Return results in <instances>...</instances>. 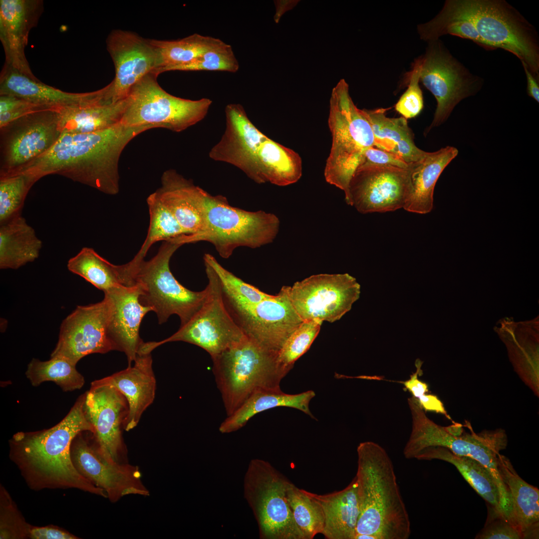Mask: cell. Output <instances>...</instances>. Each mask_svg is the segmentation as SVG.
Listing matches in <instances>:
<instances>
[{
  "label": "cell",
  "mask_w": 539,
  "mask_h": 539,
  "mask_svg": "<svg viewBox=\"0 0 539 539\" xmlns=\"http://www.w3.org/2000/svg\"><path fill=\"white\" fill-rule=\"evenodd\" d=\"M85 432L74 438L70 448L72 463L82 476L103 490L112 503L127 495H150L137 466L109 459L100 451L92 434L90 438Z\"/></svg>",
  "instance_id": "obj_14"
},
{
  "label": "cell",
  "mask_w": 539,
  "mask_h": 539,
  "mask_svg": "<svg viewBox=\"0 0 539 539\" xmlns=\"http://www.w3.org/2000/svg\"><path fill=\"white\" fill-rule=\"evenodd\" d=\"M498 468L507 488L512 504L515 524L523 539H537L539 529V490L524 481L511 461L499 454Z\"/></svg>",
  "instance_id": "obj_28"
},
{
  "label": "cell",
  "mask_w": 539,
  "mask_h": 539,
  "mask_svg": "<svg viewBox=\"0 0 539 539\" xmlns=\"http://www.w3.org/2000/svg\"><path fill=\"white\" fill-rule=\"evenodd\" d=\"M355 477L344 489L318 495L306 491L319 503L324 516L322 533L326 539H355L359 517Z\"/></svg>",
  "instance_id": "obj_29"
},
{
  "label": "cell",
  "mask_w": 539,
  "mask_h": 539,
  "mask_svg": "<svg viewBox=\"0 0 539 539\" xmlns=\"http://www.w3.org/2000/svg\"><path fill=\"white\" fill-rule=\"evenodd\" d=\"M75 366L60 357H51L44 361L33 358L27 366L25 375L33 386L45 381H52L63 391H72L82 388L85 382L83 376Z\"/></svg>",
  "instance_id": "obj_39"
},
{
  "label": "cell",
  "mask_w": 539,
  "mask_h": 539,
  "mask_svg": "<svg viewBox=\"0 0 539 539\" xmlns=\"http://www.w3.org/2000/svg\"><path fill=\"white\" fill-rule=\"evenodd\" d=\"M257 183L270 182L285 186L296 183L302 172L299 155L268 137L258 150Z\"/></svg>",
  "instance_id": "obj_35"
},
{
  "label": "cell",
  "mask_w": 539,
  "mask_h": 539,
  "mask_svg": "<svg viewBox=\"0 0 539 539\" xmlns=\"http://www.w3.org/2000/svg\"><path fill=\"white\" fill-rule=\"evenodd\" d=\"M474 25L487 50L511 52L539 79V37L535 26L505 0H447L440 11Z\"/></svg>",
  "instance_id": "obj_4"
},
{
  "label": "cell",
  "mask_w": 539,
  "mask_h": 539,
  "mask_svg": "<svg viewBox=\"0 0 539 539\" xmlns=\"http://www.w3.org/2000/svg\"><path fill=\"white\" fill-rule=\"evenodd\" d=\"M415 459L440 460L452 464L489 505L502 514L500 496L495 480L488 469L477 460L456 455L442 447H428L421 451Z\"/></svg>",
  "instance_id": "obj_34"
},
{
  "label": "cell",
  "mask_w": 539,
  "mask_h": 539,
  "mask_svg": "<svg viewBox=\"0 0 539 539\" xmlns=\"http://www.w3.org/2000/svg\"><path fill=\"white\" fill-rule=\"evenodd\" d=\"M0 95H14L38 103L64 108L95 102V91L65 92L4 65L0 73Z\"/></svg>",
  "instance_id": "obj_27"
},
{
  "label": "cell",
  "mask_w": 539,
  "mask_h": 539,
  "mask_svg": "<svg viewBox=\"0 0 539 539\" xmlns=\"http://www.w3.org/2000/svg\"><path fill=\"white\" fill-rule=\"evenodd\" d=\"M455 147L447 146L433 152H426L410 167L411 194L403 209L419 214L430 213L433 208L435 185L447 165L458 155Z\"/></svg>",
  "instance_id": "obj_30"
},
{
  "label": "cell",
  "mask_w": 539,
  "mask_h": 539,
  "mask_svg": "<svg viewBox=\"0 0 539 539\" xmlns=\"http://www.w3.org/2000/svg\"><path fill=\"white\" fill-rule=\"evenodd\" d=\"M527 80V92L530 97L539 102V79L535 77L529 70L526 65L522 63Z\"/></svg>",
  "instance_id": "obj_53"
},
{
  "label": "cell",
  "mask_w": 539,
  "mask_h": 539,
  "mask_svg": "<svg viewBox=\"0 0 539 539\" xmlns=\"http://www.w3.org/2000/svg\"><path fill=\"white\" fill-rule=\"evenodd\" d=\"M484 527L476 536L477 539H522L519 530L501 513L489 506Z\"/></svg>",
  "instance_id": "obj_48"
},
{
  "label": "cell",
  "mask_w": 539,
  "mask_h": 539,
  "mask_svg": "<svg viewBox=\"0 0 539 539\" xmlns=\"http://www.w3.org/2000/svg\"><path fill=\"white\" fill-rule=\"evenodd\" d=\"M422 361L417 359L415 363L417 368L416 372L410 376V379L402 382L405 388L412 394L413 397L416 399H418L429 391L428 384L418 378V374L422 372Z\"/></svg>",
  "instance_id": "obj_51"
},
{
  "label": "cell",
  "mask_w": 539,
  "mask_h": 539,
  "mask_svg": "<svg viewBox=\"0 0 539 539\" xmlns=\"http://www.w3.org/2000/svg\"><path fill=\"white\" fill-rule=\"evenodd\" d=\"M412 164V163H408L400 156L393 152L372 146L365 150L362 162L359 166L366 165L391 166L403 169H409L411 167Z\"/></svg>",
  "instance_id": "obj_49"
},
{
  "label": "cell",
  "mask_w": 539,
  "mask_h": 539,
  "mask_svg": "<svg viewBox=\"0 0 539 539\" xmlns=\"http://www.w3.org/2000/svg\"><path fill=\"white\" fill-rule=\"evenodd\" d=\"M85 393L54 426L35 432H19L9 441V458L31 489H76L107 498L103 490L77 471L71 458L74 438L82 432H94L85 413Z\"/></svg>",
  "instance_id": "obj_2"
},
{
  "label": "cell",
  "mask_w": 539,
  "mask_h": 539,
  "mask_svg": "<svg viewBox=\"0 0 539 539\" xmlns=\"http://www.w3.org/2000/svg\"><path fill=\"white\" fill-rule=\"evenodd\" d=\"M204 261L213 268L219 277L223 298L226 305H250L270 298L273 295L245 282L222 267L212 255L205 254Z\"/></svg>",
  "instance_id": "obj_42"
},
{
  "label": "cell",
  "mask_w": 539,
  "mask_h": 539,
  "mask_svg": "<svg viewBox=\"0 0 539 539\" xmlns=\"http://www.w3.org/2000/svg\"><path fill=\"white\" fill-rule=\"evenodd\" d=\"M43 1L39 0H0V39L5 61L4 65L34 79L24 50L30 30L42 14Z\"/></svg>",
  "instance_id": "obj_23"
},
{
  "label": "cell",
  "mask_w": 539,
  "mask_h": 539,
  "mask_svg": "<svg viewBox=\"0 0 539 539\" xmlns=\"http://www.w3.org/2000/svg\"><path fill=\"white\" fill-rule=\"evenodd\" d=\"M279 224L278 218L273 214L234 207L226 197L208 193L203 230L197 234L180 236L178 239L182 245L210 242L222 258L228 259L238 247L255 249L272 242Z\"/></svg>",
  "instance_id": "obj_7"
},
{
  "label": "cell",
  "mask_w": 539,
  "mask_h": 539,
  "mask_svg": "<svg viewBox=\"0 0 539 539\" xmlns=\"http://www.w3.org/2000/svg\"><path fill=\"white\" fill-rule=\"evenodd\" d=\"M127 98L111 105L91 104L62 108L59 113L61 133H88L103 130L119 123Z\"/></svg>",
  "instance_id": "obj_37"
},
{
  "label": "cell",
  "mask_w": 539,
  "mask_h": 539,
  "mask_svg": "<svg viewBox=\"0 0 539 539\" xmlns=\"http://www.w3.org/2000/svg\"><path fill=\"white\" fill-rule=\"evenodd\" d=\"M30 525L26 522L10 495L0 489V539H28Z\"/></svg>",
  "instance_id": "obj_46"
},
{
  "label": "cell",
  "mask_w": 539,
  "mask_h": 539,
  "mask_svg": "<svg viewBox=\"0 0 539 539\" xmlns=\"http://www.w3.org/2000/svg\"><path fill=\"white\" fill-rule=\"evenodd\" d=\"M357 453L360 514L355 539H408L409 516L388 454L372 441L360 443Z\"/></svg>",
  "instance_id": "obj_3"
},
{
  "label": "cell",
  "mask_w": 539,
  "mask_h": 539,
  "mask_svg": "<svg viewBox=\"0 0 539 539\" xmlns=\"http://www.w3.org/2000/svg\"><path fill=\"white\" fill-rule=\"evenodd\" d=\"M106 47L115 67L113 80L104 87L107 103L113 104L126 99L132 87L158 68L156 50L149 39L121 29L111 31Z\"/></svg>",
  "instance_id": "obj_19"
},
{
  "label": "cell",
  "mask_w": 539,
  "mask_h": 539,
  "mask_svg": "<svg viewBox=\"0 0 539 539\" xmlns=\"http://www.w3.org/2000/svg\"><path fill=\"white\" fill-rule=\"evenodd\" d=\"M289 299L302 321L333 322L359 298L360 285L348 273L319 274L287 286Z\"/></svg>",
  "instance_id": "obj_13"
},
{
  "label": "cell",
  "mask_w": 539,
  "mask_h": 539,
  "mask_svg": "<svg viewBox=\"0 0 539 539\" xmlns=\"http://www.w3.org/2000/svg\"><path fill=\"white\" fill-rule=\"evenodd\" d=\"M372 128L375 147L393 152L409 164L419 161L425 151L415 144L412 132L403 117L390 118L386 109H362Z\"/></svg>",
  "instance_id": "obj_31"
},
{
  "label": "cell",
  "mask_w": 539,
  "mask_h": 539,
  "mask_svg": "<svg viewBox=\"0 0 539 539\" xmlns=\"http://www.w3.org/2000/svg\"><path fill=\"white\" fill-rule=\"evenodd\" d=\"M181 246L175 238L165 241L157 254L150 260H143L134 273L141 290L139 301L156 313L159 324L176 314L184 325L199 309L207 294L206 287L200 291L188 289L172 273L170 259Z\"/></svg>",
  "instance_id": "obj_8"
},
{
  "label": "cell",
  "mask_w": 539,
  "mask_h": 539,
  "mask_svg": "<svg viewBox=\"0 0 539 539\" xmlns=\"http://www.w3.org/2000/svg\"><path fill=\"white\" fill-rule=\"evenodd\" d=\"M141 290L137 284L120 286L104 292L109 304V333L116 350L124 352L128 366L135 360L143 341L139 329L144 316L152 309L139 301Z\"/></svg>",
  "instance_id": "obj_24"
},
{
  "label": "cell",
  "mask_w": 539,
  "mask_h": 539,
  "mask_svg": "<svg viewBox=\"0 0 539 539\" xmlns=\"http://www.w3.org/2000/svg\"><path fill=\"white\" fill-rule=\"evenodd\" d=\"M225 115V132L211 149L209 157L236 167L257 183L258 150L268 137L253 124L241 105H227Z\"/></svg>",
  "instance_id": "obj_22"
},
{
  "label": "cell",
  "mask_w": 539,
  "mask_h": 539,
  "mask_svg": "<svg viewBox=\"0 0 539 539\" xmlns=\"http://www.w3.org/2000/svg\"><path fill=\"white\" fill-rule=\"evenodd\" d=\"M219 40L194 33L175 40L149 39L157 56L158 68L154 73L158 75L172 68L193 61L215 45Z\"/></svg>",
  "instance_id": "obj_38"
},
{
  "label": "cell",
  "mask_w": 539,
  "mask_h": 539,
  "mask_svg": "<svg viewBox=\"0 0 539 539\" xmlns=\"http://www.w3.org/2000/svg\"><path fill=\"white\" fill-rule=\"evenodd\" d=\"M428 42L421 57L420 80L434 96L437 107L428 132L444 122L455 107L477 93L483 83L481 77L471 73L439 39Z\"/></svg>",
  "instance_id": "obj_12"
},
{
  "label": "cell",
  "mask_w": 539,
  "mask_h": 539,
  "mask_svg": "<svg viewBox=\"0 0 539 539\" xmlns=\"http://www.w3.org/2000/svg\"><path fill=\"white\" fill-rule=\"evenodd\" d=\"M239 64L232 46L219 39L212 47L189 63L169 71H223L236 72Z\"/></svg>",
  "instance_id": "obj_45"
},
{
  "label": "cell",
  "mask_w": 539,
  "mask_h": 539,
  "mask_svg": "<svg viewBox=\"0 0 539 539\" xmlns=\"http://www.w3.org/2000/svg\"><path fill=\"white\" fill-rule=\"evenodd\" d=\"M410 168L359 166L349 185L345 201L360 213L394 211L403 208L411 194Z\"/></svg>",
  "instance_id": "obj_16"
},
{
  "label": "cell",
  "mask_w": 539,
  "mask_h": 539,
  "mask_svg": "<svg viewBox=\"0 0 539 539\" xmlns=\"http://www.w3.org/2000/svg\"><path fill=\"white\" fill-rule=\"evenodd\" d=\"M204 264L208 283L207 294L201 307L169 337L160 341L143 342L139 354L151 353L167 342L183 341L202 348L212 358L244 337V333L226 307L218 274L208 262L204 261Z\"/></svg>",
  "instance_id": "obj_11"
},
{
  "label": "cell",
  "mask_w": 539,
  "mask_h": 539,
  "mask_svg": "<svg viewBox=\"0 0 539 539\" xmlns=\"http://www.w3.org/2000/svg\"><path fill=\"white\" fill-rule=\"evenodd\" d=\"M150 73L130 90L121 119L127 127L151 125L180 132L202 121L212 103L211 99H184L165 91Z\"/></svg>",
  "instance_id": "obj_9"
},
{
  "label": "cell",
  "mask_w": 539,
  "mask_h": 539,
  "mask_svg": "<svg viewBox=\"0 0 539 539\" xmlns=\"http://www.w3.org/2000/svg\"><path fill=\"white\" fill-rule=\"evenodd\" d=\"M151 125L127 127L120 122L88 133H61L46 152L8 174L26 176L34 184L41 178L57 174L105 194L119 191V161L126 145Z\"/></svg>",
  "instance_id": "obj_1"
},
{
  "label": "cell",
  "mask_w": 539,
  "mask_h": 539,
  "mask_svg": "<svg viewBox=\"0 0 539 539\" xmlns=\"http://www.w3.org/2000/svg\"><path fill=\"white\" fill-rule=\"evenodd\" d=\"M286 499L296 525L304 539H312L322 534L324 525V513L320 505L291 482L286 490Z\"/></svg>",
  "instance_id": "obj_41"
},
{
  "label": "cell",
  "mask_w": 539,
  "mask_h": 539,
  "mask_svg": "<svg viewBox=\"0 0 539 539\" xmlns=\"http://www.w3.org/2000/svg\"><path fill=\"white\" fill-rule=\"evenodd\" d=\"M150 222L147 235L138 253L130 261L137 267L144 260L151 246L160 241H168L183 235H188L155 192L147 199Z\"/></svg>",
  "instance_id": "obj_40"
},
{
  "label": "cell",
  "mask_w": 539,
  "mask_h": 539,
  "mask_svg": "<svg viewBox=\"0 0 539 539\" xmlns=\"http://www.w3.org/2000/svg\"><path fill=\"white\" fill-rule=\"evenodd\" d=\"M67 267L104 293L120 286L136 285L124 264L113 265L91 248H82L68 260Z\"/></svg>",
  "instance_id": "obj_36"
},
{
  "label": "cell",
  "mask_w": 539,
  "mask_h": 539,
  "mask_svg": "<svg viewBox=\"0 0 539 539\" xmlns=\"http://www.w3.org/2000/svg\"><path fill=\"white\" fill-rule=\"evenodd\" d=\"M28 539H77L78 537L57 527L30 526Z\"/></svg>",
  "instance_id": "obj_50"
},
{
  "label": "cell",
  "mask_w": 539,
  "mask_h": 539,
  "mask_svg": "<svg viewBox=\"0 0 539 539\" xmlns=\"http://www.w3.org/2000/svg\"><path fill=\"white\" fill-rule=\"evenodd\" d=\"M133 366L91 383V387L112 386L126 399L128 413L123 429L129 431L138 424L144 411L154 401L156 379L151 353L138 355Z\"/></svg>",
  "instance_id": "obj_25"
},
{
  "label": "cell",
  "mask_w": 539,
  "mask_h": 539,
  "mask_svg": "<svg viewBox=\"0 0 539 539\" xmlns=\"http://www.w3.org/2000/svg\"><path fill=\"white\" fill-rule=\"evenodd\" d=\"M62 108L32 113L0 128V174L18 170L54 144L61 134L58 122Z\"/></svg>",
  "instance_id": "obj_15"
},
{
  "label": "cell",
  "mask_w": 539,
  "mask_h": 539,
  "mask_svg": "<svg viewBox=\"0 0 539 539\" xmlns=\"http://www.w3.org/2000/svg\"><path fill=\"white\" fill-rule=\"evenodd\" d=\"M315 395L312 390L297 394H286L280 388L257 391L235 412L227 417L220 425L219 431L223 434L236 431L257 414L279 406L298 409L314 418L309 410V403Z\"/></svg>",
  "instance_id": "obj_32"
},
{
  "label": "cell",
  "mask_w": 539,
  "mask_h": 539,
  "mask_svg": "<svg viewBox=\"0 0 539 539\" xmlns=\"http://www.w3.org/2000/svg\"><path fill=\"white\" fill-rule=\"evenodd\" d=\"M328 127L332 144L326 161V182L348 195L350 181L362 162L364 153L375 146V137L362 109L353 103L349 86L341 79L332 89L329 101Z\"/></svg>",
  "instance_id": "obj_6"
},
{
  "label": "cell",
  "mask_w": 539,
  "mask_h": 539,
  "mask_svg": "<svg viewBox=\"0 0 539 539\" xmlns=\"http://www.w3.org/2000/svg\"><path fill=\"white\" fill-rule=\"evenodd\" d=\"M416 400L422 408L425 410L442 414L448 419H451L443 403L436 395L425 394Z\"/></svg>",
  "instance_id": "obj_52"
},
{
  "label": "cell",
  "mask_w": 539,
  "mask_h": 539,
  "mask_svg": "<svg viewBox=\"0 0 539 539\" xmlns=\"http://www.w3.org/2000/svg\"><path fill=\"white\" fill-rule=\"evenodd\" d=\"M424 443L427 447H442L454 454L472 458L485 466L493 476L500 496L501 509L508 511L511 502L506 487L498 468V457L501 450L506 448L508 439L504 430H484L476 433L464 432L462 428L455 433L449 432L445 427L435 423L430 424L424 435Z\"/></svg>",
  "instance_id": "obj_20"
},
{
  "label": "cell",
  "mask_w": 539,
  "mask_h": 539,
  "mask_svg": "<svg viewBox=\"0 0 539 539\" xmlns=\"http://www.w3.org/2000/svg\"><path fill=\"white\" fill-rule=\"evenodd\" d=\"M42 247L22 215L0 225V268L17 269L36 260Z\"/></svg>",
  "instance_id": "obj_33"
},
{
  "label": "cell",
  "mask_w": 539,
  "mask_h": 539,
  "mask_svg": "<svg viewBox=\"0 0 539 539\" xmlns=\"http://www.w3.org/2000/svg\"><path fill=\"white\" fill-rule=\"evenodd\" d=\"M84 409L102 453L114 462L127 463L122 434L128 409L125 397L110 386L90 387L85 393Z\"/></svg>",
  "instance_id": "obj_21"
},
{
  "label": "cell",
  "mask_w": 539,
  "mask_h": 539,
  "mask_svg": "<svg viewBox=\"0 0 539 539\" xmlns=\"http://www.w3.org/2000/svg\"><path fill=\"white\" fill-rule=\"evenodd\" d=\"M33 185L23 174L0 175V225L21 215L26 197Z\"/></svg>",
  "instance_id": "obj_43"
},
{
  "label": "cell",
  "mask_w": 539,
  "mask_h": 539,
  "mask_svg": "<svg viewBox=\"0 0 539 539\" xmlns=\"http://www.w3.org/2000/svg\"><path fill=\"white\" fill-rule=\"evenodd\" d=\"M154 192L188 235L203 230L207 192L170 169L164 172L161 186Z\"/></svg>",
  "instance_id": "obj_26"
},
{
  "label": "cell",
  "mask_w": 539,
  "mask_h": 539,
  "mask_svg": "<svg viewBox=\"0 0 539 539\" xmlns=\"http://www.w3.org/2000/svg\"><path fill=\"white\" fill-rule=\"evenodd\" d=\"M277 353L245 335L240 341L212 357L213 373L227 416L254 392L280 388L286 375L278 365Z\"/></svg>",
  "instance_id": "obj_5"
},
{
  "label": "cell",
  "mask_w": 539,
  "mask_h": 539,
  "mask_svg": "<svg viewBox=\"0 0 539 539\" xmlns=\"http://www.w3.org/2000/svg\"><path fill=\"white\" fill-rule=\"evenodd\" d=\"M421 63V57L415 60L408 74V88L395 106V110L406 119L418 115L423 108V97L419 85Z\"/></svg>",
  "instance_id": "obj_47"
},
{
  "label": "cell",
  "mask_w": 539,
  "mask_h": 539,
  "mask_svg": "<svg viewBox=\"0 0 539 539\" xmlns=\"http://www.w3.org/2000/svg\"><path fill=\"white\" fill-rule=\"evenodd\" d=\"M225 305L245 335L276 353L303 321L291 304L287 286H282L277 294L254 304Z\"/></svg>",
  "instance_id": "obj_17"
},
{
  "label": "cell",
  "mask_w": 539,
  "mask_h": 539,
  "mask_svg": "<svg viewBox=\"0 0 539 539\" xmlns=\"http://www.w3.org/2000/svg\"><path fill=\"white\" fill-rule=\"evenodd\" d=\"M109 304L102 300L79 305L62 321L57 344L51 357L64 358L76 365L92 353L116 350L109 333Z\"/></svg>",
  "instance_id": "obj_18"
},
{
  "label": "cell",
  "mask_w": 539,
  "mask_h": 539,
  "mask_svg": "<svg viewBox=\"0 0 539 539\" xmlns=\"http://www.w3.org/2000/svg\"><path fill=\"white\" fill-rule=\"evenodd\" d=\"M290 481L268 461L252 459L244 480V497L262 539H304L286 499Z\"/></svg>",
  "instance_id": "obj_10"
},
{
  "label": "cell",
  "mask_w": 539,
  "mask_h": 539,
  "mask_svg": "<svg viewBox=\"0 0 539 539\" xmlns=\"http://www.w3.org/2000/svg\"><path fill=\"white\" fill-rule=\"evenodd\" d=\"M322 323L315 320H304L285 340L277 353V361L286 373L309 348L319 332Z\"/></svg>",
  "instance_id": "obj_44"
}]
</instances>
